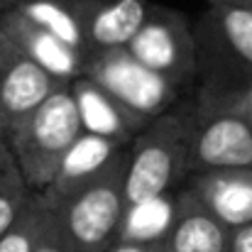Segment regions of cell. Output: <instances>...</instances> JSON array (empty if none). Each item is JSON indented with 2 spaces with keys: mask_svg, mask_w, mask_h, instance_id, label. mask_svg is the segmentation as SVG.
I'll use <instances>...</instances> for the list:
<instances>
[{
  "mask_svg": "<svg viewBox=\"0 0 252 252\" xmlns=\"http://www.w3.org/2000/svg\"><path fill=\"white\" fill-rule=\"evenodd\" d=\"M196 88L211 95L252 93V10L243 0H208L193 20Z\"/></svg>",
  "mask_w": 252,
  "mask_h": 252,
  "instance_id": "6da1fadb",
  "label": "cell"
},
{
  "mask_svg": "<svg viewBox=\"0 0 252 252\" xmlns=\"http://www.w3.org/2000/svg\"><path fill=\"white\" fill-rule=\"evenodd\" d=\"M193 93L152 118L127 147L125 203L171 193L191 176Z\"/></svg>",
  "mask_w": 252,
  "mask_h": 252,
  "instance_id": "7a4b0ae2",
  "label": "cell"
},
{
  "mask_svg": "<svg viewBox=\"0 0 252 252\" xmlns=\"http://www.w3.org/2000/svg\"><path fill=\"white\" fill-rule=\"evenodd\" d=\"M125 171L127 150H123L113 164L74 189L71 193L47 201L52 223L71 252H108L118 243L123 213H125Z\"/></svg>",
  "mask_w": 252,
  "mask_h": 252,
  "instance_id": "3957f363",
  "label": "cell"
},
{
  "mask_svg": "<svg viewBox=\"0 0 252 252\" xmlns=\"http://www.w3.org/2000/svg\"><path fill=\"white\" fill-rule=\"evenodd\" d=\"M81 132L84 130L74 95L69 86H64L52 93L27 120H22L5 142L10 145L25 184L32 191L42 193L52 184L64 155Z\"/></svg>",
  "mask_w": 252,
  "mask_h": 252,
  "instance_id": "277c9868",
  "label": "cell"
},
{
  "mask_svg": "<svg viewBox=\"0 0 252 252\" xmlns=\"http://www.w3.org/2000/svg\"><path fill=\"white\" fill-rule=\"evenodd\" d=\"M252 169V103L248 95L193 91L191 174Z\"/></svg>",
  "mask_w": 252,
  "mask_h": 252,
  "instance_id": "5b68a950",
  "label": "cell"
},
{
  "mask_svg": "<svg viewBox=\"0 0 252 252\" xmlns=\"http://www.w3.org/2000/svg\"><path fill=\"white\" fill-rule=\"evenodd\" d=\"M84 76L105 88L115 100L145 120L167 113L193 93V88L174 84L171 79L147 69L132 54H127V49H110L88 57Z\"/></svg>",
  "mask_w": 252,
  "mask_h": 252,
  "instance_id": "8992f818",
  "label": "cell"
},
{
  "mask_svg": "<svg viewBox=\"0 0 252 252\" xmlns=\"http://www.w3.org/2000/svg\"><path fill=\"white\" fill-rule=\"evenodd\" d=\"M125 49L140 64L171 79L174 84L196 88L193 25L186 12L152 2L145 22Z\"/></svg>",
  "mask_w": 252,
  "mask_h": 252,
  "instance_id": "52a82bcc",
  "label": "cell"
},
{
  "mask_svg": "<svg viewBox=\"0 0 252 252\" xmlns=\"http://www.w3.org/2000/svg\"><path fill=\"white\" fill-rule=\"evenodd\" d=\"M64 86L0 32V137L7 140L22 120Z\"/></svg>",
  "mask_w": 252,
  "mask_h": 252,
  "instance_id": "ba28073f",
  "label": "cell"
},
{
  "mask_svg": "<svg viewBox=\"0 0 252 252\" xmlns=\"http://www.w3.org/2000/svg\"><path fill=\"white\" fill-rule=\"evenodd\" d=\"M0 32L22 52L27 54L37 66H42L47 74H52L62 84H71L74 79L84 76L86 59L81 52L64 44L25 15H20L12 7H0Z\"/></svg>",
  "mask_w": 252,
  "mask_h": 252,
  "instance_id": "9c48e42d",
  "label": "cell"
},
{
  "mask_svg": "<svg viewBox=\"0 0 252 252\" xmlns=\"http://www.w3.org/2000/svg\"><path fill=\"white\" fill-rule=\"evenodd\" d=\"M184 186L228 230L252 223V169L198 171Z\"/></svg>",
  "mask_w": 252,
  "mask_h": 252,
  "instance_id": "30bf717a",
  "label": "cell"
},
{
  "mask_svg": "<svg viewBox=\"0 0 252 252\" xmlns=\"http://www.w3.org/2000/svg\"><path fill=\"white\" fill-rule=\"evenodd\" d=\"M150 7V0H81L84 57L125 49Z\"/></svg>",
  "mask_w": 252,
  "mask_h": 252,
  "instance_id": "8fae6325",
  "label": "cell"
},
{
  "mask_svg": "<svg viewBox=\"0 0 252 252\" xmlns=\"http://www.w3.org/2000/svg\"><path fill=\"white\" fill-rule=\"evenodd\" d=\"M69 91L76 103V113L81 120V130L91 135L120 140L130 145L150 120L140 118L130 108H125L120 100H115L105 88L91 81L88 76H79L69 84Z\"/></svg>",
  "mask_w": 252,
  "mask_h": 252,
  "instance_id": "7c38bea8",
  "label": "cell"
},
{
  "mask_svg": "<svg viewBox=\"0 0 252 252\" xmlns=\"http://www.w3.org/2000/svg\"><path fill=\"white\" fill-rule=\"evenodd\" d=\"M127 147L130 145H125L120 140L81 132L79 140L64 155V159H62V164L57 169L52 184L42 191V196L47 201H57V198L71 193L74 189L84 186L91 179H95L98 174H103L113 164V159Z\"/></svg>",
  "mask_w": 252,
  "mask_h": 252,
  "instance_id": "4fadbf2b",
  "label": "cell"
},
{
  "mask_svg": "<svg viewBox=\"0 0 252 252\" xmlns=\"http://www.w3.org/2000/svg\"><path fill=\"white\" fill-rule=\"evenodd\" d=\"M164 248L167 252H230V230L216 220L186 186H181L179 213Z\"/></svg>",
  "mask_w": 252,
  "mask_h": 252,
  "instance_id": "5bb4252c",
  "label": "cell"
},
{
  "mask_svg": "<svg viewBox=\"0 0 252 252\" xmlns=\"http://www.w3.org/2000/svg\"><path fill=\"white\" fill-rule=\"evenodd\" d=\"M179 213V189L127 203L118 233V243H164Z\"/></svg>",
  "mask_w": 252,
  "mask_h": 252,
  "instance_id": "9a60e30c",
  "label": "cell"
},
{
  "mask_svg": "<svg viewBox=\"0 0 252 252\" xmlns=\"http://www.w3.org/2000/svg\"><path fill=\"white\" fill-rule=\"evenodd\" d=\"M64 44L84 54V30H81V0H15L10 5ZM86 59V57H84Z\"/></svg>",
  "mask_w": 252,
  "mask_h": 252,
  "instance_id": "2e32d148",
  "label": "cell"
},
{
  "mask_svg": "<svg viewBox=\"0 0 252 252\" xmlns=\"http://www.w3.org/2000/svg\"><path fill=\"white\" fill-rule=\"evenodd\" d=\"M49 208L42 198V193H34L22 216L15 220V225L0 238V252H34L39 235L47 225Z\"/></svg>",
  "mask_w": 252,
  "mask_h": 252,
  "instance_id": "e0dca14e",
  "label": "cell"
},
{
  "mask_svg": "<svg viewBox=\"0 0 252 252\" xmlns=\"http://www.w3.org/2000/svg\"><path fill=\"white\" fill-rule=\"evenodd\" d=\"M37 191H32L22 174L15 171L7 179L0 181V238L15 225V220L22 216V211L27 208V203L32 201Z\"/></svg>",
  "mask_w": 252,
  "mask_h": 252,
  "instance_id": "ac0fdd59",
  "label": "cell"
},
{
  "mask_svg": "<svg viewBox=\"0 0 252 252\" xmlns=\"http://www.w3.org/2000/svg\"><path fill=\"white\" fill-rule=\"evenodd\" d=\"M44 203H47V201H44ZM47 208H49V206H47ZM34 252H71L64 245V240L59 238V233H57V228H54V223H52V213H49V218H47V225H44V230H42V235H39V243H37Z\"/></svg>",
  "mask_w": 252,
  "mask_h": 252,
  "instance_id": "d6986e66",
  "label": "cell"
},
{
  "mask_svg": "<svg viewBox=\"0 0 252 252\" xmlns=\"http://www.w3.org/2000/svg\"><path fill=\"white\" fill-rule=\"evenodd\" d=\"M230 252H252V223L230 230Z\"/></svg>",
  "mask_w": 252,
  "mask_h": 252,
  "instance_id": "ffe728a7",
  "label": "cell"
},
{
  "mask_svg": "<svg viewBox=\"0 0 252 252\" xmlns=\"http://www.w3.org/2000/svg\"><path fill=\"white\" fill-rule=\"evenodd\" d=\"M108 252H167L164 243H115Z\"/></svg>",
  "mask_w": 252,
  "mask_h": 252,
  "instance_id": "44dd1931",
  "label": "cell"
},
{
  "mask_svg": "<svg viewBox=\"0 0 252 252\" xmlns=\"http://www.w3.org/2000/svg\"><path fill=\"white\" fill-rule=\"evenodd\" d=\"M15 171H20V169L15 164V157H12V152H10V145L5 142V137H0V181L7 179V176L15 174Z\"/></svg>",
  "mask_w": 252,
  "mask_h": 252,
  "instance_id": "7402d4cb",
  "label": "cell"
},
{
  "mask_svg": "<svg viewBox=\"0 0 252 252\" xmlns=\"http://www.w3.org/2000/svg\"><path fill=\"white\" fill-rule=\"evenodd\" d=\"M243 2H245V5H248V7L252 10V0H243Z\"/></svg>",
  "mask_w": 252,
  "mask_h": 252,
  "instance_id": "603a6c76",
  "label": "cell"
},
{
  "mask_svg": "<svg viewBox=\"0 0 252 252\" xmlns=\"http://www.w3.org/2000/svg\"><path fill=\"white\" fill-rule=\"evenodd\" d=\"M10 2H15V0H7V2H5V5H10ZM0 7H2V5H0Z\"/></svg>",
  "mask_w": 252,
  "mask_h": 252,
  "instance_id": "cb8c5ba5",
  "label": "cell"
},
{
  "mask_svg": "<svg viewBox=\"0 0 252 252\" xmlns=\"http://www.w3.org/2000/svg\"><path fill=\"white\" fill-rule=\"evenodd\" d=\"M5 2H7V0H0V5H5Z\"/></svg>",
  "mask_w": 252,
  "mask_h": 252,
  "instance_id": "d4e9b609",
  "label": "cell"
},
{
  "mask_svg": "<svg viewBox=\"0 0 252 252\" xmlns=\"http://www.w3.org/2000/svg\"><path fill=\"white\" fill-rule=\"evenodd\" d=\"M248 98H250V103H252V93H250V95H248Z\"/></svg>",
  "mask_w": 252,
  "mask_h": 252,
  "instance_id": "484cf974",
  "label": "cell"
}]
</instances>
